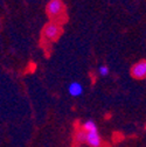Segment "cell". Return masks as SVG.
Returning a JSON list of instances; mask_svg holds the SVG:
<instances>
[{
	"label": "cell",
	"instance_id": "277c9868",
	"mask_svg": "<svg viewBox=\"0 0 146 147\" xmlns=\"http://www.w3.org/2000/svg\"><path fill=\"white\" fill-rule=\"evenodd\" d=\"M85 144L90 147H101L102 146V138L98 131L95 132H87L85 133Z\"/></svg>",
	"mask_w": 146,
	"mask_h": 147
},
{
	"label": "cell",
	"instance_id": "5b68a950",
	"mask_svg": "<svg viewBox=\"0 0 146 147\" xmlns=\"http://www.w3.org/2000/svg\"><path fill=\"white\" fill-rule=\"evenodd\" d=\"M83 85L77 82V81H74V82H71L69 85H68V94L71 96V97H80L83 95Z\"/></svg>",
	"mask_w": 146,
	"mask_h": 147
},
{
	"label": "cell",
	"instance_id": "52a82bcc",
	"mask_svg": "<svg viewBox=\"0 0 146 147\" xmlns=\"http://www.w3.org/2000/svg\"><path fill=\"white\" fill-rule=\"evenodd\" d=\"M75 141L78 142V144H84L85 142V132L80 128L75 132Z\"/></svg>",
	"mask_w": 146,
	"mask_h": 147
},
{
	"label": "cell",
	"instance_id": "6da1fadb",
	"mask_svg": "<svg viewBox=\"0 0 146 147\" xmlns=\"http://www.w3.org/2000/svg\"><path fill=\"white\" fill-rule=\"evenodd\" d=\"M66 11V6L62 0H49L46 6V12L51 19L60 18Z\"/></svg>",
	"mask_w": 146,
	"mask_h": 147
},
{
	"label": "cell",
	"instance_id": "7a4b0ae2",
	"mask_svg": "<svg viewBox=\"0 0 146 147\" xmlns=\"http://www.w3.org/2000/svg\"><path fill=\"white\" fill-rule=\"evenodd\" d=\"M62 34V28L55 24V22H49L45 26L42 30L43 38L48 41H56Z\"/></svg>",
	"mask_w": 146,
	"mask_h": 147
},
{
	"label": "cell",
	"instance_id": "8992f818",
	"mask_svg": "<svg viewBox=\"0 0 146 147\" xmlns=\"http://www.w3.org/2000/svg\"><path fill=\"white\" fill-rule=\"evenodd\" d=\"M82 130L87 133V132H95V131H98V127H97V125H96V123L94 121V120H91V119H89V120H87V121H84L83 124H82Z\"/></svg>",
	"mask_w": 146,
	"mask_h": 147
},
{
	"label": "cell",
	"instance_id": "ba28073f",
	"mask_svg": "<svg viewBox=\"0 0 146 147\" xmlns=\"http://www.w3.org/2000/svg\"><path fill=\"white\" fill-rule=\"evenodd\" d=\"M109 74H110V69H109L107 65L103 64V65H99V67H98V75H99V76L105 77V76L109 75Z\"/></svg>",
	"mask_w": 146,
	"mask_h": 147
},
{
	"label": "cell",
	"instance_id": "3957f363",
	"mask_svg": "<svg viewBox=\"0 0 146 147\" xmlns=\"http://www.w3.org/2000/svg\"><path fill=\"white\" fill-rule=\"evenodd\" d=\"M130 74L135 80H139V81L145 80L146 78V61L141 60L135 63L130 69Z\"/></svg>",
	"mask_w": 146,
	"mask_h": 147
}]
</instances>
